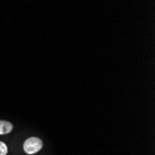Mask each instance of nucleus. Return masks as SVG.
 Instances as JSON below:
<instances>
[{"instance_id":"obj_2","label":"nucleus","mask_w":155,"mask_h":155,"mask_svg":"<svg viewBox=\"0 0 155 155\" xmlns=\"http://www.w3.org/2000/svg\"><path fill=\"white\" fill-rule=\"evenodd\" d=\"M13 129V125L8 121L0 120V135H5L11 132Z\"/></svg>"},{"instance_id":"obj_3","label":"nucleus","mask_w":155,"mask_h":155,"mask_svg":"<svg viewBox=\"0 0 155 155\" xmlns=\"http://www.w3.org/2000/svg\"><path fill=\"white\" fill-rule=\"evenodd\" d=\"M7 154H8L7 145L4 142L0 141V155H7Z\"/></svg>"},{"instance_id":"obj_1","label":"nucleus","mask_w":155,"mask_h":155,"mask_svg":"<svg viewBox=\"0 0 155 155\" xmlns=\"http://www.w3.org/2000/svg\"><path fill=\"white\" fill-rule=\"evenodd\" d=\"M42 147H43L42 140L35 137H29L23 143V150L28 154H35L38 152L42 149Z\"/></svg>"}]
</instances>
